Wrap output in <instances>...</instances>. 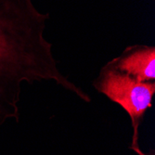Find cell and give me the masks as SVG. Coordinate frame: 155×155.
I'll use <instances>...</instances> for the list:
<instances>
[{
  "label": "cell",
  "mask_w": 155,
  "mask_h": 155,
  "mask_svg": "<svg viewBox=\"0 0 155 155\" xmlns=\"http://www.w3.org/2000/svg\"><path fill=\"white\" fill-rule=\"evenodd\" d=\"M49 14L33 0H0V125L20 119L23 84L51 82L84 102L90 96L62 74L45 37Z\"/></svg>",
  "instance_id": "6da1fadb"
},
{
  "label": "cell",
  "mask_w": 155,
  "mask_h": 155,
  "mask_svg": "<svg viewBox=\"0 0 155 155\" xmlns=\"http://www.w3.org/2000/svg\"><path fill=\"white\" fill-rule=\"evenodd\" d=\"M93 86L110 101L123 108L127 115H129L133 128L130 149L137 155H148L139 147L138 130L147 110L152 107L155 81H139L119 71L110 62H107L100 71Z\"/></svg>",
  "instance_id": "7a4b0ae2"
},
{
  "label": "cell",
  "mask_w": 155,
  "mask_h": 155,
  "mask_svg": "<svg viewBox=\"0 0 155 155\" xmlns=\"http://www.w3.org/2000/svg\"><path fill=\"white\" fill-rule=\"evenodd\" d=\"M119 71L142 82L155 81V48L135 45L109 61Z\"/></svg>",
  "instance_id": "3957f363"
}]
</instances>
